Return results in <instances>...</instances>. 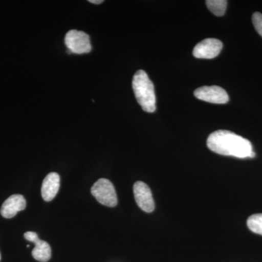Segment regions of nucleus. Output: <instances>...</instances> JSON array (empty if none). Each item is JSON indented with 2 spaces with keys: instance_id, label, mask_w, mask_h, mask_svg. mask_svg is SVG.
I'll return each instance as SVG.
<instances>
[{
  "instance_id": "obj_6",
  "label": "nucleus",
  "mask_w": 262,
  "mask_h": 262,
  "mask_svg": "<svg viewBox=\"0 0 262 262\" xmlns=\"http://www.w3.org/2000/svg\"><path fill=\"white\" fill-rule=\"evenodd\" d=\"M223 48L220 39L208 38L196 45L193 50V56L196 58L211 59L218 56Z\"/></svg>"
},
{
  "instance_id": "obj_10",
  "label": "nucleus",
  "mask_w": 262,
  "mask_h": 262,
  "mask_svg": "<svg viewBox=\"0 0 262 262\" xmlns=\"http://www.w3.org/2000/svg\"><path fill=\"white\" fill-rule=\"evenodd\" d=\"M60 187V177L58 173L52 172L46 176L42 182L41 193L43 200L51 201L58 194Z\"/></svg>"
},
{
  "instance_id": "obj_1",
  "label": "nucleus",
  "mask_w": 262,
  "mask_h": 262,
  "mask_svg": "<svg viewBox=\"0 0 262 262\" xmlns=\"http://www.w3.org/2000/svg\"><path fill=\"white\" fill-rule=\"evenodd\" d=\"M208 149L216 154L237 158L255 157L252 144L248 139L229 130L214 131L207 140Z\"/></svg>"
},
{
  "instance_id": "obj_12",
  "label": "nucleus",
  "mask_w": 262,
  "mask_h": 262,
  "mask_svg": "<svg viewBox=\"0 0 262 262\" xmlns=\"http://www.w3.org/2000/svg\"><path fill=\"white\" fill-rule=\"evenodd\" d=\"M247 225L251 232L262 235V213L251 215L248 219Z\"/></svg>"
},
{
  "instance_id": "obj_9",
  "label": "nucleus",
  "mask_w": 262,
  "mask_h": 262,
  "mask_svg": "<svg viewBox=\"0 0 262 262\" xmlns=\"http://www.w3.org/2000/svg\"><path fill=\"white\" fill-rule=\"evenodd\" d=\"M27 206V201L21 194H13L3 203L0 213L5 219H11L23 211Z\"/></svg>"
},
{
  "instance_id": "obj_15",
  "label": "nucleus",
  "mask_w": 262,
  "mask_h": 262,
  "mask_svg": "<svg viewBox=\"0 0 262 262\" xmlns=\"http://www.w3.org/2000/svg\"><path fill=\"white\" fill-rule=\"evenodd\" d=\"M0 260H1V254H0Z\"/></svg>"
},
{
  "instance_id": "obj_8",
  "label": "nucleus",
  "mask_w": 262,
  "mask_h": 262,
  "mask_svg": "<svg viewBox=\"0 0 262 262\" xmlns=\"http://www.w3.org/2000/svg\"><path fill=\"white\" fill-rule=\"evenodd\" d=\"M24 237L29 242L35 245L32 250V256L38 261L47 262L51 258V248L46 241L38 237L37 234L34 232H27Z\"/></svg>"
},
{
  "instance_id": "obj_11",
  "label": "nucleus",
  "mask_w": 262,
  "mask_h": 262,
  "mask_svg": "<svg viewBox=\"0 0 262 262\" xmlns=\"http://www.w3.org/2000/svg\"><path fill=\"white\" fill-rule=\"evenodd\" d=\"M208 10L216 16L225 15L227 9V2L226 0H207L206 1Z\"/></svg>"
},
{
  "instance_id": "obj_14",
  "label": "nucleus",
  "mask_w": 262,
  "mask_h": 262,
  "mask_svg": "<svg viewBox=\"0 0 262 262\" xmlns=\"http://www.w3.org/2000/svg\"><path fill=\"white\" fill-rule=\"evenodd\" d=\"M103 0H90L89 3H93V4H101L103 3Z\"/></svg>"
},
{
  "instance_id": "obj_5",
  "label": "nucleus",
  "mask_w": 262,
  "mask_h": 262,
  "mask_svg": "<svg viewBox=\"0 0 262 262\" xmlns=\"http://www.w3.org/2000/svg\"><path fill=\"white\" fill-rule=\"evenodd\" d=\"M194 96L206 102L223 104L229 101V96L225 89L220 86H203L196 89Z\"/></svg>"
},
{
  "instance_id": "obj_13",
  "label": "nucleus",
  "mask_w": 262,
  "mask_h": 262,
  "mask_svg": "<svg viewBox=\"0 0 262 262\" xmlns=\"http://www.w3.org/2000/svg\"><path fill=\"white\" fill-rule=\"evenodd\" d=\"M252 21L253 26H254L256 32L260 34L262 37V14L261 13H253L252 16Z\"/></svg>"
},
{
  "instance_id": "obj_3",
  "label": "nucleus",
  "mask_w": 262,
  "mask_h": 262,
  "mask_svg": "<svg viewBox=\"0 0 262 262\" xmlns=\"http://www.w3.org/2000/svg\"><path fill=\"white\" fill-rule=\"evenodd\" d=\"M91 194L103 206L115 207L117 204L116 191L113 183L106 179H100L91 187Z\"/></svg>"
},
{
  "instance_id": "obj_7",
  "label": "nucleus",
  "mask_w": 262,
  "mask_h": 262,
  "mask_svg": "<svg viewBox=\"0 0 262 262\" xmlns=\"http://www.w3.org/2000/svg\"><path fill=\"white\" fill-rule=\"evenodd\" d=\"M134 196L138 206L146 213H151L155 210V201L152 194L147 184L137 182L134 185Z\"/></svg>"
},
{
  "instance_id": "obj_2",
  "label": "nucleus",
  "mask_w": 262,
  "mask_h": 262,
  "mask_svg": "<svg viewBox=\"0 0 262 262\" xmlns=\"http://www.w3.org/2000/svg\"><path fill=\"white\" fill-rule=\"evenodd\" d=\"M133 89L136 100L142 110L148 113L156 110V96L152 82L144 71L139 70L133 78Z\"/></svg>"
},
{
  "instance_id": "obj_4",
  "label": "nucleus",
  "mask_w": 262,
  "mask_h": 262,
  "mask_svg": "<svg viewBox=\"0 0 262 262\" xmlns=\"http://www.w3.org/2000/svg\"><path fill=\"white\" fill-rule=\"evenodd\" d=\"M65 44L70 53L83 54L90 53L92 50L89 34L81 31L71 30L67 32Z\"/></svg>"
}]
</instances>
